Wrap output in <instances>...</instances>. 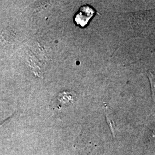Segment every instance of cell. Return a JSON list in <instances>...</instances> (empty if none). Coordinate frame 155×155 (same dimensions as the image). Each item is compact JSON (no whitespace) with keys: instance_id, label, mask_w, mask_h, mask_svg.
I'll use <instances>...</instances> for the list:
<instances>
[{"instance_id":"cell-1","label":"cell","mask_w":155,"mask_h":155,"mask_svg":"<svg viewBox=\"0 0 155 155\" xmlns=\"http://www.w3.org/2000/svg\"><path fill=\"white\" fill-rule=\"evenodd\" d=\"M95 13V11L92 6L88 5L82 6L74 15V22L78 27L84 28L94 16Z\"/></svg>"}]
</instances>
